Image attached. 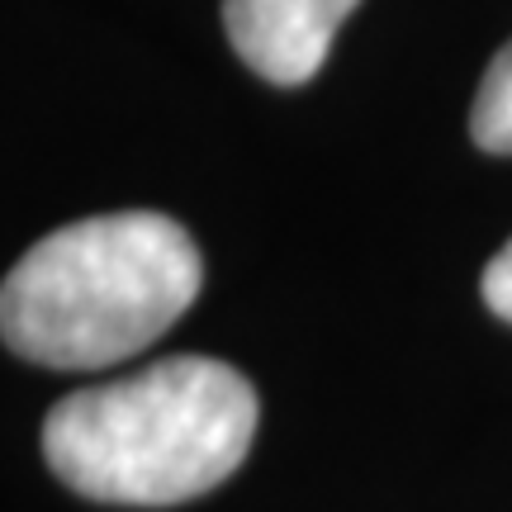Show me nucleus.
I'll list each match as a JSON object with an SVG mask.
<instances>
[{
  "label": "nucleus",
  "instance_id": "2",
  "mask_svg": "<svg viewBox=\"0 0 512 512\" xmlns=\"http://www.w3.org/2000/svg\"><path fill=\"white\" fill-rule=\"evenodd\" d=\"M204 285V256L152 209L95 214L38 238L0 290L5 347L53 370H100L147 351Z\"/></svg>",
  "mask_w": 512,
  "mask_h": 512
},
{
  "label": "nucleus",
  "instance_id": "5",
  "mask_svg": "<svg viewBox=\"0 0 512 512\" xmlns=\"http://www.w3.org/2000/svg\"><path fill=\"white\" fill-rule=\"evenodd\" d=\"M479 290H484V304H489L503 323H512V238H508V247L484 266V285H479Z\"/></svg>",
  "mask_w": 512,
  "mask_h": 512
},
{
  "label": "nucleus",
  "instance_id": "1",
  "mask_svg": "<svg viewBox=\"0 0 512 512\" xmlns=\"http://www.w3.org/2000/svg\"><path fill=\"white\" fill-rule=\"evenodd\" d=\"M256 437L252 380L214 356H166L57 399L43 418L53 475L128 508H171L238 470Z\"/></svg>",
  "mask_w": 512,
  "mask_h": 512
},
{
  "label": "nucleus",
  "instance_id": "4",
  "mask_svg": "<svg viewBox=\"0 0 512 512\" xmlns=\"http://www.w3.org/2000/svg\"><path fill=\"white\" fill-rule=\"evenodd\" d=\"M470 138L494 157H512V38L498 48V57L479 81L475 110H470Z\"/></svg>",
  "mask_w": 512,
  "mask_h": 512
},
{
  "label": "nucleus",
  "instance_id": "3",
  "mask_svg": "<svg viewBox=\"0 0 512 512\" xmlns=\"http://www.w3.org/2000/svg\"><path fill=\"white\" fill-rule=\"evenodd\" d=\"M361 0H223L233 53L271 86H304Z\"/></svg>",
  "mask_w": 512,
  "mask_h": 512
}]
</instances>
